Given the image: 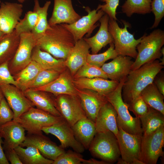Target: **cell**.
Here are the masks:
<instances>
[{
	"label": "cell",
	"mask_w": 164,
	"mask_h": 164,
	"mask_svg": "<svg viewBox=\"0 0 164 164\" xmlns=\"http://www.w3.org/2000/svg\"><path fill=\"white\" fill-rule=\"evenodd\" d=\"M163 67V65L157 59L131 70L126 78L122 90V98L126 105L140 96L142 91L153 82L155 77Z\"/></svg>",
	"instance_id": "6da1fadb"
},
{
	"label": "cell",
	"mask_w": 164,
	"mask_h": 164,
	"mask_svg": "<svg viewBox=\"0 0 164 164\" xmlns=\"http://www.w3.org/2000/svg\"><path fill=\"white\" fill-rule=\"evenodd\" d=\"M75 43L71 32L60 24L50 26L37 40L36 45L55 58L65 60Z\"/></svg>",
	"instance_id": "7a4b0ae2"
},
{
	"label": "cell",
	"mask_w": 164,
	"mask_h": 164,
	"mask_svg": "<svg viewBox=\"0 0 164 164\" xmlns=\"http://www.w3.org/2000/svg\"><path fill=\"white\" fill-rule=\"evenodd\" d=\"M126 78L119 82L114 90L104 96L117 112L116 122L118 128L131 134L142 135L143 132L140 119L131 116L122 98V88Z\"/></svg>",
	"instance_id": "3957f363"
},
{
	"label": "cell",
	"mask_w": 164,
	"mask_h": 164,
	"mask_svg": "<svg viewBox=\"0 0 164 164\" xmlns=\"http://www.w3.org/2000/svg\"><path fill=\"white\" fill-rule=\"evenodd\" d=\"M164 44V32L162 30L157 29L149 35L144 34L137 46L138 54L132 66L131 70L159 59L163 55L161 50Z\"/></svg>",
	"instance_id": "277c9868"
},
{
	"label": "cell",
	"mask_w": 164,
	"mask_h": 164,
	"mask_svg": "<svg viewBox=\"0 0 164 164\" xmlns=\"http://www.w3.org/2000/svg\"><path fill=\"white\" fill-rule=\"evenodd\" d=\"M88 149L94 157L109 164L116 162L121 156L117 138L110 131L95 133Z\"/></svg>",
	"instance_id": "5b68a950"
},
{
	"label": "cell",
	"mask_w": 164,
	"mask_h": 164,
	"mask_svg": "<svg viewBox=\"0 0 164 164\" xmlns=\"http://www.w3.org/2000/svg\"><path fill=\"white\" fill-rule=\"evenodd\" d=\"M122 22L124 27L121 28L116 20L110 19L109 20L108 30L113 39L114 50L118 55L128 56L135 59L138 54L136 47L142 36L135 39L134 35L127 30L129 23L124 20Z\"/></svg>",
	"instance_id": "8992f818"
},
{
	"label": "cell",
	"mask_w": 164,
	"mask_h": 164,
	"mask_svg": "<svg viewBox=\"0 0 164 164\" xmlns=\"http://www.w3.org/2000/svg\"><path fill=\"white\" fill-rule=\"evenodd\" d=\"M64 119L50 113L32 107L20 116L17 121L27 131L28 134L42 133L44 127L50 126Z\"/></svg>",
	"instance_id": "52a82bcc"
},
{
	"label": "cell",
	"mask_w": 164,
	"mask_h": 164,
	"mask_svg": "<svg viewBox=\"0 0 164 164\" xmlns=\"http://www.w3.org/2000/svg\"><path fill=\"white\" fill-rule=\"evenodd\" d=\"M19 46L15 53L8 62V66L11 74L14 76L19 73L32 61V54L37 40L31 32L20 35Z\"/></svg>",
	"instance_id": "ba28073f"
},
{
	"label": "cell",
	"mask_w": 164,
	"mask_h": 164,
	"mask_svg": "<svg viewBox=\"0 0 164 164\" xmlns=\"http://www.w3.org/2000/svg\"><path fill=\"white\" fill-rule=\"evenodd\" d=\"M164 126L147 135H142L141 144V161L144 164H156L163 157Z\"/></svg>",
	"instance_id": "9c48e42d"
},
{
	"label": "cell",
	"mask_w": 164,
	"mask_h": 164,
	"mask_svg": "<svg viewBox=\"0 0 164 164\" xmlns=\"http://www.w3.org/2000/svg\"><path fill=\"white\" fill-rule=\"evenodd\" d=\"M55 96L56 108L71 127L80 119L86 117L77 95L60 94Z\"/></svg>",
	"instance_id": "30bf717a"
},
{
	"label": "cell",
	"mask_w": 164,
	"mask_h": 164,
	"mask_svg": "<svg viewBox=\"0 0 164 164\" xmlns=\"http://www.w3.org/2000/svg\"><path fill=\"white\" fill-rule=\"evenodd\" d=\"M118 128L119 131L116 137L121 159L127 164H132V162L136 159L141 161V144L142 135L131 134Z\"/></svg>",
	"instance_id": "8fae6325"
},
{
	"label": "cell",
	"mask_w": 164,
	"mask_h": 164,
	"mask_svg": "<svg viewBox=\"0 0 164 164\" xmlns=\"http://www.w3.org/2000/svg\"><path fill=\"white\" fill-rule=\"evenodd\" d=\"M85 9L87 14L73 23H62L71 32L76 42L83 38L86 34L91 33L98 26L95 23L105 14L101 9L91 10L88 7H86Z\"/></svg>",
	"instance_id": "7c38bea8"
},
{
	"label": "cell",
	"mask_w": 164,
	"mask_h": 164,
	"mask_svg": "<svg viewBox=\"0 0 164 164\" xmlns=\"http://www.w3.org/2000/svg\"><path fill=\"white\" fill-rule=\"evenodd\" d=\"M3 95L14 114L13 119L17 122L19 117L34 105L19 87L11 84L0 86Z\"/></svg>",
	"instance_id": "4fadbf2b"
},
{
	"label": "cell",
	"mask_w": 164,
	"mask_h": 164,
	"mask_svg": "<svg viewBox=\"0 0 164 164\" xmlns=\"http://www.w3.org/2000/svg\"><path fill=\"white\" fill-rule=\"evenodd\" d=\"M42 131L56 137L60 142V146L64 149L70 147L80 153L84 151L85 149L76 139L71 127L64 119L50 126L43 128Z\"/></svg>",
	"instance_id": "5bb4252c"
},
{
	"label": "cell",
	"mask_w": 164,
	"mask_h": 164,
	"mask_svg": "<svg viewBox=\"0 0 164 164\" xmlns=\"http://www.w3.org/2000/svg\"><path fill=\"white\" fill-rule=\"evenodd\" d=\"M20 146L36 148L45 158L53 161L65 151L42 133L28 134L24 141Z\"/></svg>",
	"instance_id": "9a60e30c"
},
{
	"label": "cell",
	"mask_w": 164,
	"mask_h": 164,
	"mask_svg": "<svg viewBox=\"0 0 164 164\" xmlns=\"http://www.w3.org/2000/svg\"><path fill=\"white\" fill-rule=\"evenodd\" d=\"M75 89L86 117L95 122L101 108L107 101L105 96L92 90Z\"/></svg>",
	"instance_id": "2e32d148"
},
{
	"label": "cell",
	"mask_w": 164,
	"mask_h": 164,
	"mask_svg": "<svg viewBox=\"0 0 164 164\" xmlns=\"http://www.w3.org/2000/svg\"><path fill=\"white\" fill-rule=\"evenodd\" d=\"M23 11V5L21 3L2 2L0 4L1 31L5 34L13 31L20 19Z\"/></svg>",
	"instance_id": "e0dca14e"
},
{
	"label": "cell",
	"mask_w": 164,
	"mask_h": 164,
	"mask_svg": "<svg viewBox=\"0 0 164 164\" xmlns=\"http://www.w3.org/2000/svg\"><path fill=\"white\" fill-rule=\"evenodd\" d=\"M81 18L74 10L72 0H54L53 12L48 22L50 26L62 23L71 24Z\"/></svg>",
	"instance_id": "ac0fdd59"
},
{
	"label": "cell",
	"mask_w": 164,
	"mask_h": 164,
	"mask_svg": "<svg viewBox=\"0 0 164 164\" xmlns=\"http://www.w3.org/2000/svg\"><path fill=\"white\" fill-rule=\"evenodd\" d=\"M131 57L118 55L111 61L104 63L101 67L108 78L119 82L126 78L131 70L134 62Z\"/></svg>",
	"instance_id": "d6986e66"
},
{
	"label": "cell",
	"mask_w": 164,
	"mask_h": 164,
	"mask_svg": "<svg viewBox=\"0 0 164 164\" xmlns=\"http://www.w3.org/2000/svg\"><path fill=\"white\" fill-rule=\"evenodd\" d=\"M73 79L72 77L67 68L52 82L43 86L32 89L46 91L55 96L60 94L77 95Z\"/></svg>",
	"instance_id": "ffe728a7"
},
{
	"label": "cell",
	"mask_w": 164,
	"mask_h": 164,
	"mask_svg": "<svg viewBox=\"0 0 164 164\" xmlns=\"http://www.w3.org/2000/svg\"><path fill=\"white\" fill-rule=\"evenodd\" d=\"M90 47L83 38L76 42L65 60L66 67L73 77L77 71L87 62Z\"/></svg>",
	"instance_id": "44dd1931"
},
{
	"label": "cell",
	"mask_w": 164,
	"mask_h": 164,
	"mask_svg": "<svg viewBox=\"0 0 164 164\" xmlns=\"http://www.w3.org/2000/svg\"><path fill=\"white\" fill-rule=\"evenodd\" d=\"M117 112L107 101L101 108L96 116L95 133L110 131L116 136L119 130L116 122Z\"/></svg>",
	"instance_id": "7402d4cb"
},
{
	"label": "cell",
	"mask_w": 164,
	"mask_h": 164,
	"mask_svg": "<svg viewBox=\"0 0 164 164\" xmlns=\"http://www.w3.org/2000/svg\"><path fill=\"white\" fill-rule=\"evenodd\" d=\"M73 79V84L76 87L92 90L104 96L114 90L119 83L99 77Z\"/></svg>",
	"instance_id": "603a6c76"
},
{
	"label": "cell",
	"mask_w": 164,
	"mask_h": 164,
	"mask_svg": "<svg viewBox=\"0 0 164 164\" xmlns=\"http://www.w3.org/2000/svg\"><path fill=\"white\" fill-rule=\"evenodd\" d=\"M24 128L13 120L0 126V134L4 139L3 147L15 149L24 141Z\"/></svg>",
	"instance_id": "cb8c5ba5"
},
{
	"label": "cell",
	"mask_w": 164,
	"mask_h": 164,
	"mask_svg": "<svg viewBox=\"0 0 164 164\" xmlns=\"http://www.w3.org/2000/svg\"><path fill=\"white\" fill-rule=\"evenodd\" d=\"M109 19L108 16L105 13L99 20L100 25L96 34L91 37L83 38L90 46L92 54H97L103 47L114 42L108 30Z\"/></svg>",
	"instance_id": "d4e9b609"
},
{
	"label": "cell",
	"mask_w": 164,
	"mask_h": 164,
	"mask_svg": "<svg viewBox=\"0 0 164 164\" xmlns=\"http://www.w3.org/2000/svg\"><path fill=\"white\" fill-rule=\"evenodd\" d=\"M26 96L36 108L57 117L61 116L55 106V98L44 91L28 89L23 91Z\"/></svg>",
	"instance_id": "484cf974"
},
{
	"label": "cell",
	"mask_w": 164,
	"mask_h": 164,
	"mask_svg": "<svg viewBox=\"0 0 164 164\" xmlns=\"http://www.w3.org/2000/svg\"><path fill=\"white\" fill-rule=\"evenodd\" d=\"M77 140L88 149L95 134V122L87 117L83 118L71 127Z\"/></svg>",
	"instance_id": "4316f807"
},
{
	"label": "cell",
	"mask_w": 164,
	"mask_h": 164,
	"mask_svg": "<svg viewBox=\"0 0 164 164\" xmlns=\"http://www.w3.org/2000/svg\"><path fill=\"white\" fill-rule=\"evenodd\" d=\"M31 57L32 60L36 62L43 70H52L61 73L67 68L64 60L55 58L37 45L33 49Z\"/></svg>",
	"instance_id": "83f0119b"
},
{
	"label": "cell",
	"mask_w": 164,
	"mask_h": 164,
	"mask_svg": "<svg viewBox=\"0 0 164 164\" xmlns=\"http://www.w3.org/2000/svg\"><path fill=\"white\" fill-rule=\"evenodd\" d=\"M19 36L15 29L5 34L0 42V64L9 62L14 56L19 43Z\"/></svg>",
	"instance_id": "f1b7e54d"
},
{
	"label": "cell",
	"mask_w": 164,
	"mask_h": 164,
	"mask_svg": "<svg viewBox=\"0 0 164 164\" xmlns=\"http://www.w3.org/2000/svg\"><path fill=\"white\" fill-rule=\"evenodd\" d=\"M140 119L143 135L150 134L164 126V114L150 107L147 113Z\"/></svg>",
	"instance_id": "f546056e"
},
{
	"label": "cell",
	"mask_w": 164,
	"mask_h": 164,
	"mask_svg": "<svg viewBox=\"0 0 164 164\" xmlns=\"http://www.w3.org/2000/svg\"><path fill=\"white\" fill-rule=\"evenodd\" d=\"M42 70L36 62L32 60L25 67L13 76L19 88L23 92L28 89Z\"/></svg>",
	"instance_id": "4dcf8cb0"
},
{
	"label": "cell",
	"mask_w": 164,
	"mask_h": 164,
	"mask_svg": "<svg viewBox=\"0 0 164 164\" xmlns=\"http://www.w3.org/2000/svg\"><path fill=\"white\" fill-rule=\"evenodd\" d=\"M140 96L149 106L164 114V95L153 82L142 91Z\"/></svg>",
	"instance_id": "1f68e13d"
},
{
	"label": "cell",
	"mask_w": 164,
	"mask_h": 164,
	"mask_svg": "<svg viewBox=\"0 0 164 164\" xmlns=\"http://www.w3.org/2000/svg\"><path fill=\"white\" fill-rule=\"evenodd\" d=\"M34 2L33 11L37 14L38 20L36 26L31 32L37 40L50 27L47 20V16L51 2L50 1H46L42 7L40 6L38 0H34Z\"/></svg>",
	"instance_id": "d6a6232c"
},
{
	"label": "cell",
	"mask_w": 164,
	"mask_h": 164,
	"mask_svg": "<svg viewBox=\"0 0 164 164\" xmlns=\"http://www.w3.org/2000/svg\"><path fill=\"white\" fill-rule=\"evenodd\" d=\"M23 164H52L53 160L44 157L36 148L28 146L26 149L18 146L14 149Z\"/></svg>",
	"instance_id": "836d02e7"
},
{
	"label": "cell",
	"mask_w": 164,
	"mask_h": 164,
	"mask_svg": "<svg viewBox=\"0 0 164 164\" xmlns=\"http://www.w3.org/2000/svg\"><path fill=\"white\" fill-rule=\"evenodd\" d=\"M152 0H126L121 6L123 13L130 17L135 13L145 14L151 12Z\"/></svg>",
	"instance_id": "e575fe53"
},
{
	"label": "cell",
	"mask_w": 164,
	"mask_h": 164,
	"mask_svg": "<svg viewBox=\"0 0 164 164\" xmlns=\"http://www.w3.org/2000/svg\"><path fill=\"white\" fill-rule=\"evenodd\" d=\"M37 20L38 15L35 11L27 12L15 26V30L16 34L19 36L23 33L31 32L36 26Z\"/></svg>",
	"instance_id": "d590c367"
},
{
	"label": "cell",
	"mask_w": 164,
	"mask_h": 164,
	"mask_svg": "<svg viewBox=\"0 0 164 164\" xmlns=\"http://www.w3.org/2000/svg\"><path fill=\"white\" fill-rule=\"evenodd\" d=\"M99 77L108 79L106 73L103 71L101 67L90 64L87 62L77 71L73 78L85 77L91 78Z\"/></svg>",
	"instance_id": "8d00e7d4"
},
{
	"label": "cell",
	"mask_w": 164,
	"mask_h": 164,
	"mask_svg": "<svg viewBox=\"0 0 164 164\" xmlns=\"http://www.w3.org/2000/svg\"><path fill=\"white\" fill-rule=\"evenodd\" d=\"M110 44L109 47L104 52L97 54H88L87 62L88 63L99 67L101 66L106 61L109 60L113 59L118 54L114 48L113 43Z\"/></svg>",
	"instance_id": "74e56055"
},
{
	"label": "cell",
	"mask_w": 164,
	"mask_h": 164,
	"mask_svg": "<svg viewBox=\"0 0 164 164\" xmlns=\"http://www.w3.org/2000/svg\"><path fill=\"white\" fill-rule=\"evenodd\" d=\"M61 73L54 70L43 69L28 89H34L45 86L56 79Z\"/></svg>",
	"instance_id": "f35d334b"
},
{
	"label": "cell",
	"mask_w": 164,
	"mask_h": 164,
	"mask_svg": "<svg viewBox=\"0 0 164 164\" xmlns=\"http://www.w3.org/2000/svg\"><path fill=\"white\" fill-rule=\"evenodd\" d=\"M83 159L80 153L69 150L60 155L52 164H80Z\"/></svg>",
	"instance_id": "ab89813d"
},
{
	"label": "cell",
	"mask_w": 164,
	"mask_h": 164,
	"mask_svg": "<svg viewBox=\"0 0 164 164\" xmlns=\"http://www.w3.org/2000/svg\"><path fill=\"white\" fill-rule=\"evenodd\" d=\"M127 105L135 117L139 119L147 113L149 108L140 96Z\"/></svg>",
	"instance_id": "60d3db41"
},
{
	"label": "cell",
	"mask_w": 164,
	"mask_h": 164,
	"mask_svg": "<svg viewBox=\"0 0 164 164\" xmlns=\"http://www.w3.org/2000/svg\"><path fill=\"white\" fill-rule=\"evenodd\" d=\"M99 0L105 2V4L103 5L99 4L97 10H101L105 13L108 15L110 19L117 20L116 11L119 5V0Z\"/></svg>",
	"instance_id": "b9f144b4"
},
{
	"label": "cell",
	"mask_w": 164,
	"mask_h": 164,
	"mask_svg": "<svg viewBox=\"0 0 164 164\" xmlns=\"http://www.w3.org/2000/svg\"><path fill=\"white\" fill-rule=\"evenodd\" d=\"M151 12L155 15L154 23L150 28L157 27L164 16V0H152L151 3Z\"/></svg>",
	"instance_id": "7bdbcfd3"
},
{
	"label": "cell",
	"mask_w": 164,
	"mask_h": 164,
	"mask_svg": "<svg viewBox=\"0 0 164 164\" xmlns=\"http://www.w3.org/2000/svg\"><path fill=\"white\" fill-rule=\"evenodd\" d=\"M8 64V62H7L0 64V86L11 84L19 88L18 84L9 70Z\"/></svg>",
	"instance_id": "ee69618b"
},
{
	"label": "cell",
	"mask_w": 164,
	"mask_h": 164,
	"mask_svg": "<svg viewBox=\"0 0 164 164\" xmlns=\"http://www.w3.org/2000/svg\"><path fill=\"white\" fill-rule=\"evenodd\" d=\"M14 117V113L4 97L0 104V126L12 120Z\"/></svg>",
	"instance_id": "f6af8a7d"
},
{
	"label": "cell",
	"mask_w": 164,
	"mask_h": 164,
	"mask_svg": "<svg viewBox=\"0 0 164 164\" xmlns=\"http://www.w3.org/2000/svg\"><path fill=\"white\" fill-rule=\"evenodd\" d=\"M8 160L12 164H22L18 154L14 149L3 147Z\"/></svg>",
	"instance_id": "bcb514c9"
},
{
	"label": "cell",
	"mask_w": 164,
	"mask_h": 164,
	"mask_svg": "<svg viewBox=\"0 0 164 164\" xmlns=\"http://www.w3.org/2000/svg\"><path fill=\"white\" fill-rule=\"evenodd\" d=\"M160 72L155 77L153 82L159 91L164 95V75L163 73H160Z\"/></svg>",
	"instance_id": "7dc6e473"
},
{
	"label": "cell",
	"mask_w": 164,
	"mask_h": 164,
	"mask_svg": "<svg viewBox=\"0 0 164 164\" xmlns=\"http://www.w3.org/2000/svg\"><path fill=\"white\" fill-rule=\"evenodd\" d=\"M2 138L0 134V164H9L2 145L3 143Z\"/></svg>",
	"instance_id": "c3c4849f"
},
{
	"label": "cell",
	"mask_w": 164,
	"mask_h": 164,
	"mask_svg": "<svg viewBox=\"0 0 164 164\" xmlns=\"http://www.w3.org/2000/svg\"><path fill=\"white\" fill-rule=\"evenodd\" d=\"M84 164H109L108 163L101 160H97L91 158L89 160L83 159L82 163Z\"/></svg>",
	"instance_id": "681fc988"
},
{
	"label": "cell",
	"mask_w": 164,
	"mask_h": 164,
	"mask_svg": "<svg viewBox=\"0 0 164 164\" xmlns=\"http://www.w3.org/2000/svg\"><path fill=\"white\" fill-rule=\"evenodd\" d=\"M117 164H127V162L119 158L117 161Z\"/></svg>",
	"instance_id": "f907efd6"
},
{
	"label": "cell",
	"mask_w": 164,
	"mask_h": 164,
	"mask_svg": "<svg viewBox=\"0 0 164 164\" xmlns=\"http://www.w3.org/2000/svg\"><path fill=\"white\" fill-rule=\"evenodd\" d=\"M4 97L0 87V104L3 98Z\"/></svg>",
	"instance_id": "816d5d0a"
},
{
	"label": "cell",
	"mask_w": 164,
	"mask_h": 164,
	"mask_svg": "<svg viewBox=\"0 0 164 164\" xmlns=\"http://www.w3.org/2000/svg\"><path fill=\"white\" fill-rule=\"evenodd\" d=\"M5 34L3 32L0 31V42L2 40Z\"/></svg>",
	"instance_id": "f5cc1de1"
},
{
	"label": "cell",
	"mask_w": 164,
	"mask_h": 164,
	"mask_svg": "<svg viewBox=\"0 0 164 164\" xmlns=\"http://www.w3.org/2000/svg\"><path fill=\"white\" fill-rule=\"evenodd\" d=\"M27 0H17L18 2L20 3H22Z\"/></svg>",
	"instance_id": "db71d44e"
},
{
	"label": "cell",
	"mask_w": 164,
	"mask_h": 164,
	"mask_svg": "<svg viewBox=\"0 0 164 164\" xmlns=\"http://www.w3.org/2000/svg\"><path fill=\"white\" fill-rule=\"evenodd\" d=\"M0 31H1V17H0Z\"/></svg>",
	"instance_id": "11a10c76"
},
{
	"label": "cell",
	"mask_w": 164,
	"mask_h": 164,
	"mask_svg": "<svg viewBox=\"0 0 164 164\" xmlns=\"http://www.w3.org/2000/svg\"><path fill=\"white\" fill-rule=\"evenodd\" d=\"M1 2H1V1L0 0V4L1 3Z\"/></svg>",
	"instance_id": "9f6ffc18"
}]
</instances>
